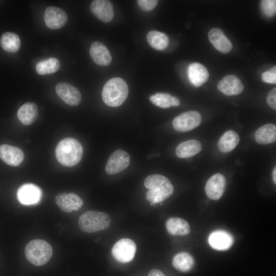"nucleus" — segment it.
<instances>
[{"mask_svg":"<svg viewBox=\"0 0 276 276\" xmlns=\"http://www.w3.org/2000/svg\"><path fill=\"white\" fill-rule=\"evenodd\" d=\"M144 186L149 190L146 194V197L151 205L162 202L170 197L174 191L170 181L159 174L147 176L145 179Z\"/></svg>","mask_w":276,"mask_h":276,"instance_id":"obj_1","label":"nucleus"},{"mask_svg":"<svg viewBox=\"0 0 276 276\" xmlns=\"http://www.w3.org/2000/svg\"><path fill=\"white\" fill-rule=\"evenodd\" d=\"M55 153L56 158L61 164L72 167L80 161L83 154V147L76 139L65 138L58 143Z\"/></svg>","mask_w":276,"mask_h":276,"instance_id":"obj_2","label":"nucleus"},{"mask_svg":"<svg viewBox=\"0 0 276 276\" xmlns=\"http://www.w3.org/2000/svg\"><path fill=\"white\" fill-rule=\"evenodd\" d=\"M128 92L126 82L121 78L114 77L109 79L104 85L102 97L107 105L118 107L126 100Z\"/></svg>","mask_w":276,"mask_h":276,"instance_id":"obj_3","label":"nucleus"},{"mask_svg":"<svg viewBox=\"0 0 276 276\" xmlns=\"http://www.w3.org/2000/svg\"><path fill=\"white\" fill-rule=\"evenodd\" d=\"M25 254L27 260L32 264L41 266L51 259L53 249L51 245L46 241L35 239L27 244Z\"/></svg>","mask_w":276,"mask_h":276,"instance_id":"obj_4","label":"nucleus"},{"mask_svg":"<svg viewBox=\"0 0 276 276\" xmlns=\"http://www.w3.org/2000/svg\"><path fill=\"white\" fill-rule=\"evenodd\" d=\"M110 224L109 216L104 212L86 211L78 219V225L83 232L91 233L107 229Z\"/></svg>","mask_w":276,"mask_h":276,"instance_id":"obj_5","label":"nucleus"},{"mask_svg":"<svg viewBox=\"0 0 276 276\" xmlns=\"http://www.w3.org/2000/svg\"><path fill=\"white\" fill-rule=\"evenodd\" d=\"M136 250V246L133 240L128 238H122L114 244L111 253L116 260L126 263L133 259Z\"/></svg>","mask_w":276,"mask_h":276,"instance_id":"obj_6","label":"nucleus"},{"mask_svg":"<svg viewBox=\"0 0 276 276\" xmlns=\"http://www.w3.org/2000/svg\"><path fill=\"white\" fill-rule=\"evenodd\" d=\"M201 121L200 114L196 111L183 112L174 118L172 125L175 130L185 132L198 127Z\"/></svg>","mask_w":276,"mask_h":276,"instance_id":"obj_7","label":"nucleus"},{"mask_svg":"<svg viewBox=\"0 0 276 276\" xmlns=\"http://www.w3.org/2000/svg\"><path fill=\"white\" fill-rule=\"evenodd\" d=\"M18 200L24 205H34L40 201L42 197L41 189L36 185L31 183L22 185L17 192Z\"/></svg>","mask_w":276,"mask_h":276,"instance_id":"obj_8","label":"nucleus"},{"mask_svg":"<svg viewBox=\"0 0 276 276\" xmlns=\"http://www.w3.org/2000/svg\"><path fill=\"white\" fill-rule=\"evenodd\" d=\"M130 161L128 153L122 150H117L109 156L105 167V172L109 175L118 173L128 167Z\"/></svg>","mask_w":276,"mask_h":276,"instance_id":"obj_9","label":"nucleus"},{"mask_svg":"<svg viewBox=\"0 0 276 276\" xmlns=\"http://www.w3.org/2000/svg\"><path fill=\"white\" fill-rule=\"evenodd\" d=\"M55 90L59 98L70 106H77L81 102L80 91L70 83L60 82L56 85Z\"/></svg>","mask_w":276,"mask_h":276,"instance_id":"obj_10","label":"nucleus"},{"mask_svg":"<svg viewBox=\"0 0 276 276\" xmlns=\"http://www.w3.org/2000/svg\"><path fill=\"white\" fill-rule=\"evenodd\" d=\"M44 20L47 27L51 29H58L63 27L67 22V16L62 9L48 7L45 10Z\"/></svg>","mask_w":276,"mask_h":276,"instance_id":"obj_11","label":"nucleus"},{"mask_svg":"<svg viewBox=\"0 0 276 276\" xmlns=\"http://www.w3.org/2000/svg\"><path fill=\"white\" fill-rule=\"evenodd\" d=\"M226 185L225 177L220 173L212 176L205 186V192L207 196L212 200H218L222 196Z\"/></svg>","mask_w":276,"mask_h":276,"instance_id":"obj_12","label":"nucleus"},{"mask_svg":"<svg viewBox=\"0 0 276 276\" xmlns=\"http://www.w3.org/2000/svg\"><path fill=\"white\" fill-rule=\"evenodd\" d=\"M55 202L61 210L67 213L78 211L83 204L82 199L74 193L58 194L55 197Z\"/></svg>","mask_w":276,"mask_h":276,"instance_id":"obj_13","label":"nucleus"},{"mask_svg":"<svg viewBox=\"0 0 276 276\" xmlns=\"http://www.w3.org/2000/svg\"><path fill=\"white\" fill-rule=\"evenodd\" d=\"M90 10L93 14L104 22L110 21L114 16L112 3L106 0H95L90 5Z\"/></svg>","mask_w":276,"mask_h":276,"instance_id":"obj_14","label":"nucleus"},{"mask_svg":"<svg viewBox=\"0 0 276 276\" xmlns=\"http://www.w3.org/2000/svg\"><path fill=\"white\" fill-rule=\"evenodd\" d=\"M219 91L227 96L237 95L241 93L244 86L240 80L235 75H227L218 83Z\"/></svg>","mask_w":276,"mask_h":276,"instance_id":"obj_15","label":"nucleus"},{"mask_svg":"<svg viewBox=\"0 0 276 276\" xmlns=\"http://www.w3.org/2000/svg\"><path fill=\"white\" fill-rule=\"evenodd\" d=\"M24 157L22 151L18 147L3 144L0 146V158L5 163L11 166H17Z\"/></svg>","mask_w":276,"mask_h":276,"instance_id":"obj_16","label":"nucleus"},{"mask_svg":"<svg viewBox=\"0 0 276 276\" xmlns=\"http://www.w3.org/2000/svg\"><path fill=\"white\" fill-rule=\"evenodd\" d=\"M91 58L98 65L107 66L110 64L112 60L111 54L102 43L95 41L92 43L89 50Z\"/></svg>","mask_w":276,"mask_h":276,"instance_id":"obj_17","label":"nucleus"},{"mask_svg":"<svg viewBox=\"0 0 276 276\" xmlns=\"http://www.w3.org/2000/svg\"><path fill=\"white\" fill-rule=\"evenodd\" d=\"M209 243L211 246L218 250H225L229 248L233 244L232 236L223 231L212 232L209 237Z\"/></svg>","mask_w":276,"mask_h":276,"instance_id":"obj_18","label":"nucleus"},{"mask_svg":"<svg viewBox=\"0 0 276 276\" xmlns=\"http://www.w3.org/2000/svg\"><path fill=\"white\" fill-rule=\"evenodd\" d=\"M210 41L219 52L227 53L231 51L233 45L223 32L219 28H213L209 32Z\"/></svg>","mask_w":276,"mask_h":276,"instance_id":"obj_19","label":"nucleus"},{"mask_svg":"<svg viewBox=\"0 0 276 276\" xmlns=\"http://www.w3.org/2000/svg\"><path fill=\"white\" fill-rule=\"evenodd\" d=\"M188 75L191 83L197 87L203 84L209 77V73L206 67L198 62L192 63L189 65Z\"/></svg>","mask_w":276,"mask_h":276,"instance_id":"obj_20","label":"nucleus"},{"mask_svg":"<svg viewBox=\"0 0 276 276\" xmlns=\"http://www.w3.org/2000/svg\"><path fill=\"white\" fill-rule=\"evenodd\" d=\"M38 116V109L37 105L33 102L24 104L17 111V118L25 125L33 123Z\"/></svg>","mask_w":276,"mask_h":276,"instance_id":"obj_21","label":"nucleus"},{"mask_svg":"<svg viewBox=\"0 0 276 276\" xmlns=\"http://www.w3.org/2000/svg\"><path fill=\"white\" fill-rule=\"evenodd\" d=\"M201 148V144L199 141L191 140L179 144L176 148L175 153L179 158H189L200 152Z\"/></svg>","mask_w":276,"mask_h":276,"instance_id":"obj_22","label":"nucleus"},{"mask_svg":"<svg viewBox=\"0 0 276 276\" xmlns=\"http://www.w3.org/2000/svg\"><path fill=\"white\" fill-rule=\"evenodd\" d=\"M166 227L168 232L173 236L187 235L190 232L189 223L185 220L177 217L168 219Z\"/></svg>","mask_w":276,"mask_h":276,"instance_id":"obj_23","label":"nucleus"},{"mask_svg":"<svg viewBox=\"0 0 276 276\" xmlns=\"http://www.w3.org/2000/svg\"><path fill=\"white\" fill-rule=\"evenodd\" d=\"M256 141L260 144H268L275 142L276 126L267 124L258 128L255 133Z\"/></svg>","mask_w":276,"mask_h":276,"instance_id":"obj_24","label":"nucleus"},{"mask_svg":"<svg viewBox=\"0 0 276 276\" xmlns=\"http://www.w3.org/2000/svg\"><path fill=\"white\" fill-rule=\"evenodd\" d=\"M239 141L240 137L237 132L233 130H228L220 138L218 147L222 152H229L237 146Z\"/></svg>","mask_w":276,"mask_h":276,"instance_id":"obj_25","label":"nucleus"},{"mask_svg":"<svg viewBox=\"0 0 276 276\" xmlns=\"http://www.w3.org/2000/svg\"><path fill=\"white\" fill-rule=\"evenodd\" d=\"M172 265L177 270L186 272L192 269L194 265V260L189 253L181 252L178 253L174 257Z\"/></svg>","mask_w":276,"mask_h":276,"instance_id":"obj_26","label":"nucleus"},{"mask_svg":"<svg viewBox=\"0 0 276 276\" xmlns=\"http://www.w3.org/2000/svg\"><path fill=\"white\" fill-rule=\"evenodd\" d=\"M1 45L6 51L10 53L17 52L21 45V41L18 35L12 32H5L1 36Z\"/></svg>","mask_w":276,"mask_h":276,"instance_id":"obj_27","label":"nucleus"},{"mask_svg":"<svg viewBox=\"0 0 276 276\" xmlns=\"http://www.w3.org/2000/svg\"><path fill=\"white\" fill-rule=\"evenodd\" d=\"M147 40L149 44L154 49L163 50L169 44V38L164 33L152 30L150 31L147 36Z\"/></svg>","mask_w":276,"mask_h":276,"instance_id":"obj_28","label":"nucleus"},{"mask_svg":"<svg viewBox=\"0 0 276 276\" xmlns=\"http://www.w3.org/2000/svg\"><path fill=\"white\" fill-rule=\"evenodd\" d=\"M60 67V62L56 58H50L38 62L36 71L40 75L51 74L56 72Z\"/></svg>","mask_w":276,"mask_h":276,"instance_id":"obj_29","label":"nucleus"},{"mask_svg":"<svg viewBox=\"0 0 276 276\" xmlns=\"http://www.w3.org/2000/svg\"><path fill=\"white\" fill-rule=\"evenodd\" d=\"M172 96L165 93H156L150 97V101L154 105L163 108L172 106Z\"/></svg>","mask_w":276,"mask_h":276,"instance_id":"obj_30","label":"nucleus"},{"mask_svg":"<svg viewBox=\"0 0 276 276\" xmlns=\"http://www.w3.org/2000/svg\"><path fill=\"white\" fill-rule=\"evenodd\" d=\"M261 8L264 14L268 17H272L276 12L275 0H263L261 2Z\"/></svg>","mask_w":276,"mask_h":276,"instance_id":"obj_31","label":"nucleus"},{"mask_svg":"<svg viewBox=\"0 0 276 276\" xmlns=\"http://www.w3.org/2000/svg\"><path fill=\"white\" fill-rule=\"evenodd\" d=\"M261 78L262 80L266 83L275 84L276 83V67L274 66L269 71L262 73Z\"/></svg>","mask_w":276,"mask_h":276,"instance_id":"obj_32","label":"nucleus"},{"mask_svg":"<svg viewBox=\"0 0 276 276\" xmlns=\"http://www.w3.org/2000/svg\"><path fill=\"white\" fill-rule=\"evenodd\" d=\"M156 0H138L137 3L141 9L145 11L153 9L157 4Z\"/></svg>","mask_w":276,"mask_h":276,"instance_id":"obj_33","label":"nucleus"},{"mask_svg":"<svg viewBox=\"0 0 276 276\" xmlns=\"http://www.w3.org/2000/svg\"><path fill=\"white\" fill-rule=\"evenodd\" d=\"M267 102L272 109H276V88H274L268 93L267 97Z\"/></svg>","mask_w":276,"mask_h":276,"instance_id":"obj_34","label":"nucleus"},{"mask_svg":"<svg viewBox=\"0 0 276 276\" xmlns=\"http://www.w3.org/2000/svg\"><path fill=\"white\" fill-rule=\"evenodd\" d=\"M148 276H165V274L159 270L153 269L151 270L148 274Z\"/></svg>","mask_w":276,"mask_h":276,"instance_id":"obj_35","label":"nucleus"},{"mask_svg":"<svg viewBox=\"0 0 276 276\" xmlns=\"http://www.w3.org/2000/svg\"><path fill=\"white\" fill-rule=\"evenodd\" d=\"M171 104H172V106H178L180 104L179 100L177 97L172 96V100H171Z\"/></svg>","mask_w":276,"mask_h":276,"instance_id":"obj_36","label":"nucleus"},{"mask_svg":"<svg viewBox=\"0 0 276 276\" xmlns=\"http://www.w3.org/2000/svg\"><path fill=\"white\" fill-rule=\"evenodd\" d=\"M276 167H275L273 170L272 172V179L273 181L275 184L276 183Z\"/></svg>","mask_w":276,"mask_h":276,"instance_id":"obj_37","label":"nucleus"}]
</instances>
